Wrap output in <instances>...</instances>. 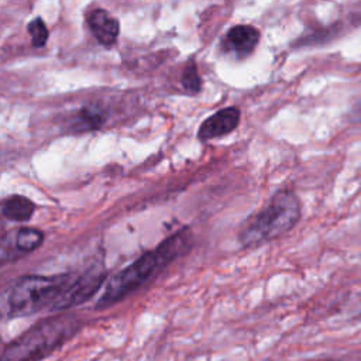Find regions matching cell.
<instances>
[{"label":"cell","mask_w":361,"mask_h":361,"mask_svg":"<svg viewBox=\"0 0 361 361\" xmlns=\"http://www.w3.org/2000/svg\"><path fill=\"white\" fill-rule=\"evenodd\" d=\"M44 238V233L35 227H20L13 233H4L1 235L0 247L1 264L16 261L23 255L35 251L42 245Z\"/></svg>","instance_id":"8992f818"},{"label":"cell","mask_w":361,"mask_h":361,"mask_svg":"<svg viewBox=\"0 0 361 361\" xmlns=\"http://www.w3.org/2000/svg\"><path fill=\"white\" fill-rule=\"evenodd\" d=\"M87 24L94 38L103 47H111L116 44L120 34V23L104 8H93L87 14Z\"/></svg>","instance_id":"ba28073f"},{"label":"cell","mask_w":361,"mask_h":361,"mask_svg":"<svg viewBox=\"0 0 361 361\" xmlns=\"http://www.w3.org/2000/svg\"><path fill=\"white\" fill-rule=\"evenodd\" d=\"M80 327V319L66 312L41 319L4 344L0 358L1 361H39L71 341Z\"/></svg>","instance_id":"7a4b0ae2"},{"label":"cell","mask_w":361,"mask_h":361,"mask_svg":"<svg viewBox=\"0 0 361 361\" xmlns=\"http://www.w3.org/2000/svg\"><path fill=\"white\" fill-rule=\"evenodd\" d=\"M107 120V110L102 103H94L82 107L69 118V128L78 133L99 130Z\"/></svg>","instance_id":"30bf717a"},{"label":"cell","mask_w":361,"mask_h":361,"mask_svg":"<svg viewBox=\"0 0 361 361\" xmlns=\"http://www.w3.org/2000/svg\"><path fill=\"white\" fill-rule=\"evenodd\" d=\"M300 200L295 192L282 189L240 228L238 241L244 248H255L292 230L300 219Z\"/></svg>","instance_id":"277c9868"},{"label":"cell","mask_w":361,"mask_h":361,"mask_svg":"<svg viewBox=\"0 0 361 361\" xmlns=\"http://www.w3.org/2000/svg\"><path fill=\"white\" fill-rule=\"evenodd\" d=\"M240 109L235 106L221 109L214 114L209 116L197 130V137L203 141L210 138H217L226 134H230L240 124Z\"/></svg>","instance_id":"52a82bcc"},{"label":"cell","mask_w":361,"mask_h":361,"mask_svg":"<svg viewBox=\"0 0 361 361\" xmlns=\"http://www.w3.org/2000/svg\"><path fill=\"white\" fill-rule=\"evenodd\" d=\"M313 361H336V360H313Z\"/></svg>","instance_id":"5bb4252c"},{"label":"cell","mask_w":361,"mask_h":361,"mask_svg":"<svg viewBox=\"0 0 361 361\" xmlns=\"http://www.w3.org/2000/svg\"><path fill=\"white\" fill-rule=\"evenodd\" d=\"M106 278L107 269L102 261L90 265L86 271L75 274L52 312H65L73 306L87 302L94 293L99 292Z\"/></svg>","instance_id":"5b68a950"},{"label":"cell","mask_w":361,"mask_h":361,"mask_svg":"<svg viewBox=\"0 0 361 361\" xmlns=\"http://www.w3.org/2000/svg\"><path fill=\"white\" fill-rule=\"evenodd\" d=\"M73 272L54 275L27 274L14 279L3 292L4 317H25L55 307L73 278Z\"/></svg>","instance_id":"3957f363"},{"label":"cell","mask_w":361,"mask_h":361,"mask_svg":"<svg viewBox=\"0 0 361 361\" xmlns=\"http://www.w3.org/2000/svg\"><path fill=\"white\" fill-rule=\"evenodd\" d=\"M192 240L193 237L189 228L178 230L162 240L155 248L144 252L128 267L116 272L106 283L100 298L96 300L94 309L103 310L114 306L138 290L176 258L189 252L192 248Z\"/></svg>","instance_id":"6da1fadb"},{"label":"cell","mask_w":361,"mask_h":361,"mask_svg":"<svg viewBox=\"0 0 361 361\" xmlns=\"http://www.w3.org/2000/svg\"><path fill=\"white\" fill-rule=\"evenodd\" d=\"M35 212V204L28 197L21 195H13L8 196L1 203V214L7 220L16 221V223H24L28 221Z\"/></svg>","instance_id":"8fae6325"},{"label":"cell","mask_w":361,"mask_h":361,"mask_svg":"<svg viewBox=\"0 0 361 361\" xmlns=\"http://www.w3.org/2000/svg\"><path fill=\"white\" fill-rule=\"evenodd\" d=\"M182 86L189 93H197L202 90V78L197 72V66L193 61H189L188 65L183 68L182 78H180Z\"/></svg>","instance_id":"7c38bea8"},{"label":"cell","mask_w":361,"mask_h":361,"mask_svg":"<svg viewBox=\"0 0 361 361\" xmlns=\"http://www.w3.org/2000/svg\"><path fill=\"white\" fill-rule=\"evenodd\" d=\"M224 42L227 49L234 52L237 58L250 55L259 42V31L250 24H238L228 30Z\"/></svg>","instance_id":"9c48e42d"},{"label":"cell","mask_w":361,"mask_h":361,"mask_svg":"<svg viewBox=\"0 0 361 361\" xmlns=\"http://www.w3.org/2000/svg\"><path fill=\"white\" fill-rule=\"evenodd\" d=\"M27 31H28V34L31 37V42H32L34 47L41 48V47H44L47 44L49 32H48V28H47L45 23L42 21V18L37 17V18L31 20L28 23V25H27Z\"/></svg>","instance_id":"4fadbf2b"}]
</instances>
